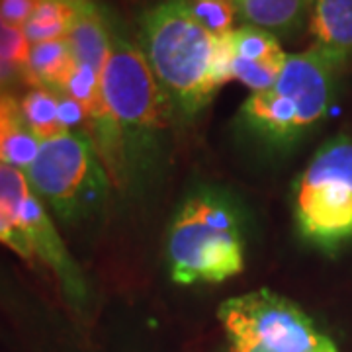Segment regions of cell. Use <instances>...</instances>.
<instances>
[{
	"label": "cell",
	"instance_id": "obj_18",
	"mask_svg": "<svg viewBox=\"0 0 352 352\" xmlns=\"http://www.w3.org/2000/svg\"><path fill=\"white\" fill-rule=\"evenodd\" d=\"M30 47L32 45L25 39L22 30L10 28V25H2L0 28V59L22 67L28 61Z\"/></svg>",
	"mask_w": 352,
	"mask_h": 352
},
{
	"label": "cell",
	"instance_id": "obj_1",
	"mask_svg": "<svg viewBox=\"0 0 352 352\" xmlns=\"http://www.w3.org/2000/svg\"><path fill=\"white\" fill-rule=\"evenodd\" d=\"M139 47L173 110L194 118L221 88L215 75V39L196 20L190 0H159L139 16Z\"/></svg>",
	"mask_w": 352,
	"mask_h": 352
},
{
	"label": "cell",
	"instance_id": "obj_11",
	"mask_svg": "<svg viewBox=\"0 0 352 352\" xmlns=\"http://www.w3.org/2000/svg\"><path fill=\"white\" fill-rule=\"evenodd\" d=\"M237 18L247 25L266 30L280 38L300 32L311 14L314 0H233Z\"/></svg>",
	"mask_w": 352,
	"mask_h": 352
},
{
	"label": "cell",
	"instance_id": "obj_17",
	"mask_svg": "<svg viewBox=\"0 0 352 352\" xmlns=\"http://www.w3.org/2000/svg\"><path fill=\"white\" fill-rule=\"evenodd\" d=\"M192 14L210 34L223 36L233 32L237 10L233 0H190Z\"/></svg>",
	"mask_w": 352,
	"mask_h": 352
},
{
	"label": "cell",
	"instance_id": "obj_10",
	"mask_svg": "<svg viewBox=\"0 0 352 352\" xmlns=\"http://www.w3.org/2000/svg\"><path fill=\"white\" fill-rule=\"evenodd\" d=\"M65 39L71 45L75 63L88 65L102 73L110 50V25L104 6L96 0H82Z\"/></svg>",
	"mask_w": 352,
	"mask_h": 352
},
{
	"label": "cell",
	"instance_id": "obj_8",
	"mask_svg": "<svg viewBox=\"0 0 352 352\" xmlns=\"http://www.w3.org/2000/svg\"><path fill=\"white\" fill-rule=\"evenodd\" d=\"M217 319L227 352H339L300 305L268 288L226 300Z\"/></svg>",
	"mask_w": 352,
	"mask_h": 352
},
{
	"label": "cell",
	"instance_id": "obj_15",
	"mask_svg": "<svg viewBox=\"0 0 352 352\" xmlns=\"http://www.w3.org/2000/svg\"><path fill=\"white\" fill-rule=\"evenodd\" d=\"M59 94L47 88H32L18 102L24 122L41 143L67 133L59 118Z\"/></svg>",
	"mask_w": 352,
	"mask_h": 352
},
{
	"label": "cell",
	"instance_id": "obj_12",
	"mask_svg": "<svg viewBox=\"0 0 352 352\" xmlns=\"http://www.w3.org/2000/svg\"><path fill=\"white\" fill-rule=\"evenodd\" d=\"M75 57L67 39L43 41L30 47L28 61L22 65V80L32 88L63 92L75 71Z\"/></svg>",
	"mask_w": 352,
	"mask_h": 352
},
{
	"label": "cell",
	"instance_id": "obj_7",
	"mask_svg": "<svg viewBox=\"0 0 352 352\" xmlns=\"http://www.w3.org/2000/svg\"><path fill=\"white\" fill-rule=\"evenodd\" d=\"M24 173L36 194L65 226H80L96 217L113 186L87 131L43 141Z\"/></svg>",
	"mask_w": 352,
	"mask_h": 352
},
{
	"label": "cell",
	"instance_id": "obj_14",
	"mask_svg": "<svg viewBox=\"0 0 352 352\" xmlns=\"http://www.w3.org/2000/svg\"><path fill=\"white\" fill-rule=\"evenodd\" d=\"M82 0H38L36 10L22 28L30 45L65 39Z\"/></svg>",
	"mask_w": 352,
	"mask_h": 352
},
{
	"label": "cell",
	"instance_id": "obj_13",
	"mask_svg": "<svg viewBox=\"0 0 352 352\" xmlns=\"http://www.w3.org/2000/svg\"><path fill=\"white\" fill-rule=\"evenodd\" d=\"M41 141L28 127L20 104L14 100L0 113V163L25 170L38 157Z\"/></svg>",
	"mask_w": 352,
	"mask_h": 352
},
{
	"label": "cell",
	"instance_id": "obj_6",
	"mask_svg": "<svg viewBox=\"0 0 352 352\" xmlns=\"http://www.w3.org/2000/svg\"><path fill=\"white\" fill-rule=\"evenodd\" d=\"M298 237L325 254L352 243V138L327 139L298 176L292 194Z\"/></svg>",
	"mask_w": 352,
	"mask_h": 352
},
{
	"label": "cell",
	"instance_id": "obj_3",
	"mask_svg": "<svg viewBox=\"0 0 352 352\" xmlns=\"http://www.w3.org/2000/svg\"><path fill=\"white\" fill-rule=\"evenodd\" d=\"M340 67L317 47L292 53L268 90L252 92L241 106L239 127L268 149H288L331 112Z\"/></svg>",
	"mask_w": 352,
	"mask_h": 352
},
{
	"label": "cell",
	"instance_id": "obj_9",
	"mask_svg": "<svg viewBox=\"0 0 352 352\" xmlns=\"http://www.w3.org/2000/svg\"><path fill=\"white\" fill-rule=\"evenodd\" d=\"M309 34L314 47L342 69L352 59V0H314Z\"/></svg>",
	"mask_w": 352,
	"mask_h": 352
},
{
	"label": "cell",
	"instance_id": "obj_4",
	"mask_svg": "<svg viewBox=\"0 0 352 352\" xmlns=\"http://www.w3.org/2000/svg\"><path fill=\"white\" fill-rule=\"evenodd\" d=\"M166 268L178 286L221 284L245 268L239 208L219 190H198L180 204L166 233Z\"/></svg>",
	"mask_w": 352,
	"mask_h": 352
},
{
	"label": "cell",
	"instance_id": "obj_16",
	"mask_svg": "<svg viewBox=\"0 0 352 352\" xmlns=\"http://www.w3.org/2000/svg\"><path fill=\"white\" fill-rule=\"evenodd\" d=\"M233 53L235 57L247 61H286L288 53L280 47V41L274 34L254 28V25H241L233 30Z\"/></svg>",
	"mask_w": 352,
	"mask_h": 352
},
{
	"label": "cell",
	"instance_id": "obj_5",
	"mask_svg": "<svg viewBox=\"0 0 352 352\" xmlns=\"http://www.w3.org/2000/svg\"><path fill=\"white\" fill-rule=\"evenodd\" d=\"M0 243L30 266L43 264L57 280L65 302L76 314L90 303V286L65 245L47 206L32 188L24 170L0 163Z\"/></svg>",
	"mask_w": 352,
	"mask_h": 352
},
{
	"label": "cell",
	"instance_id": "obj_2",
	"mask_svg": "<svg viewBox=\"0 0 352 352\" xmlns=\"http://www.w3.org/2000/svg\"><path fill=\"white\" fill-rule=\"evenodd\" d=\"M110 50L102 69V96L124 147L127 180L155 161L175 110L138 43L106 6Z\"/></svg>",
	"mask_w": 352,
	"mask_h": 352
},
{
	"label": "cell",
	"instance_id": "obj_19",
	"mask_svg": "<svg viewBox=\"0 0 352 352\" xmlns=\"http://www.w3.org/2000/svg\"><path fill=\"white\" fill-rule=\"evenodd\" d=\"M36 6L38 0H0V18L6 25L22 30Z\"/></svg>",
	"mask_w": 352,
	"mask_h": 352
}]
</instances>
